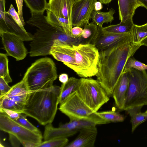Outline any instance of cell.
Listing matches in <instances>:
<instances>
[{
  "instance_id": "6da1fadb",
  "label": "cell",
  "mask_w": 147,
  "mask_h": 147,
  "mask_svg": "<svg viewBox=\"0 0 147 147\" xmlns=\"http://www.w3.org/2000/svg\"><path fill=\"white\" fill-rule=\"evenodd\" d=\"M141 46L140 43H135L130 40L100 51L98 72L96 76L109 96H112L127 60Z\"/></svg>"
},
{
  "instance_id": "7a4b0ae2",
  "label": "cell",
  "mask_w": 147,
  "mask_h": 147,
  "mask_svg": "<svg viewBox=\"0 0 147 147\" xmlns=\"http://www.w3.org/2000/svg\"><path fill=\"white\" fill-rule=\"evenodd\" d=\"M31 13V17L26 22L37 29L30 44V48L29 53L30 57L50 55L51 48L56 40L69 45L79 44V37L68 35L53 26L47 21L43 13Z\"/></svg>"
},
{
  "instance_id": "3957f363",
  "label": "cell",
  "mask_w": 147,
  "mask_h": 147,
  "mask_svg": "<svg viewBox=\"0 0 147 147\" xmlns=\"http://www.w3.org/2000/svg\"><path fill=\"white\" fill-rule=\"evenodd\" d=\"M60 88L53 86L31 91L22 113L34 119L42 125L52 123L57 110Z\"/></svg>"
},
{
  "instance_id": "277c9868",
  "label": "cell",
  "mask_w": 147,
  "mask_h": 147,
  "mask_svg": "<svg viewBox=\"0 0 147 147\" xmlns=\"http://www.w3.org/2000/svg\"><path fill=\"white\" fill-rule=\"evenodd\" d=\"M31 91L47 89L53 87L58 77L55 64L50 58L39 59L27 69L24 76Z\"/></svg>"
},
{
  "instance_id": "5b68a950",
  "label": "cell",
  "mask_w": 147,
  "mask_h": 147,
  "mask_svg": "<svg viewBox=\"0 0 147 147\" xmlns=\"http://www.w3.org/2000/svg\"><path fill=\"white\" fill-rule=\"evenodd\" d=\"M129 83L123 111L147 105V73L131 68L126 71Z\"/></svg>"
},
{
  "instance_id": "8992f818",
  "label": "cell",
  "mask_w": 147,
  "mask_h": 147,
  "mask_svg": "<svg viewBox=\"0 0 147 147\" xmlns=\"http://www.w3.org/2000/svg\"><path fill=\"white\" fill-rule=\"evenodd\" d=\"M74 46L76 62L73 71L82 78L96 76L98 72L99 50L91 43Z\"/></svg>"
},
{
  "instance_id": "52a82bcc",
  "label": "cell",
  "mask_w": 147,
  "mask_h": 147,
  "mask_svg": "<svg viewBox=\"0 0 147 147\" xmlns=\"http://www.w3.org/2000/svg\"><path fill=\"white\" fill-rule=\"evenodd\" d=\"M60 105L59 109L69 117L70 121L85 119L97 125L108 123L86 105L80 96L78 90L72 93Z\"/></svg>"
},
{
  "instance_id": "ba28073f",
  "label": "cell",
  "mask_w": 147,
  "mask_h": 147,
  "mask_svg": "<svg viewBox=\"0 0 147 147\" xmlns=\"http://www.w3.org/2000/svg\"><path fill=\"white\" fill-rule=\"evenodd\" d=\"M84 102L94 112H96L109 100V96L97 80L82 78L78 89Z\"/></svg>"
},
{
  "instance_id": "9c48e42d",
  "label": "cell",
  "mask_w": 147,
  "mask_h": 147,
  "mask_svg": "<svg viewBox=\"0 0 147 147\" xmlns=\"http://www.w3.org/2000/svg\"><path fill=\"white\" fill-rule=\"evenodd\" d=\"M0 129L14 135L21 143L22 142H30L39 144L42 142V133H37L28 129L10 118L5 113L1 112Z\"/></svg>"
},
{
  "instance_id": "30bf717a",
  "label": "cell",
  "mask_w": 147,
  "mask_h": 147,
  "mask_svg": "<svg viewBox=\"0 0 147 147\" xmlns=\"http://www.w3.org/2000/svg\"><path fill=\"white\" fill-rule=\"evenodd\" d=\"M98 0H77L75 1L71 12L72 26L84 27L89 24Z\"/></svg>"
},
{
  "instance_id": "8fae6325",
  "label": "cell",
  "mask_w": 147,
  "mask_h": 147,
  "mask_svg": "<svg viewBox=\"0 0 147 147\" xmlns=\"http://www.w3.org/2000/svg\"><path fill=\"white\" fill-rule=\"evenodd\" d=\"M4 49L7 56L15 58L17 61L22 60L26 57L27 50L24 41L17 35L7 32H0Z\"/></svg>"
},
{
  "instance_id": "7c38bea8",
  "label": "cell",
  "mask_w": 147,
  "mask_h": 147,
  "mask_svg": "<svg viewBox=\"0 0 147 147\" xmlns=\"http://www.w3.org/2000/svg\"><path fill=\"white\" fill-rule=\"evenodd\" d=\"M5 1H0V32H7L14 34L24 41H31L33 35L22 29L9 15L6 13Z\"/></svg>"
},
{
  "instance_id": "4fadbf2b",
  "label": "cell",
  "mask_w": 147,
  "mask_h": 147,
  "mask_svg": "<svg viewBox=\"0 0 147 147\" xmlns=\"http://www.w3.org/2000/svg\"><path fill=\"white\" fill-rule=\"evenodd\" d=\"M98 32L91 44L99 51L108 48L121 42L132 40L131 32L114 33L104 32L98 26Z\"/></svg>"
},
{
  "instance_id": "5bb4252c",
  "label": "cell",
  "mask_w": 147,
  "mask_h": 147,
  "mask_svg": "<svg viewBox=\"0 0 147 147\" xmlns=\"http://www.w3.org/2000/svg\"><path fill=\"white\" fill-rule=\"evenodd\" d=\"M74 45L64 44L59 40H56L51 48L49 54L73 70L76 62Z\"/></svg>"
},
{
  "instance_id": "9a60e30c",
  "label": "cell",
  "mask_w": 147,
  "mask_h": 147,
  "mask_svg": "<svg viewBox=\"0 0 147 147\" xmlns=\"http://www.w3.org/2000/svg\"><path fill=\"white\" fill-rule=\"evenodd\" d=\"M75 1V0H49L46 10L56 16L67 19L71 23V10Z\"/></svg>"
},
{
  "instance_id": "2e32d148",
  "label": "cell",
  "mask_w": 147,
  "mask_h": 147,
  "mask_svg": "<svg viewBox=\"0 0 147 147\" xmlns=\"http://www.w3.org/2000/svg\"><path fill=\"white\" fill-rule=\"evenodd\" d=\"M73 141L67 144L66 147H93L98 134L96 126L84 128Z\"/></svg>"
},
{
  "instance_id": "e0dca14e",
  "label": "cell",
  "mask_w": 147,
  "mask_h": 147,
  "mask_svg": "<svg viewBox=\"0 0 147 147\" xmlns=\"http://www.w3.org/2000/svg\"><path fill=\"white\" fill-rule=\"evenodd\" d=\"M129 83L127 72L123 73L113 91L112 96L116 107L123 110Z\"/></svg>"
},
{
  "instance_id": "ac0fdd59",
  "label": "cell",
  "mask_w": 147,
  "mask_h": 147,
  "mask_svg": "<svg viewBox=\"0 0 147 147\" xmlns=\"http://www.w3.org/2000/svg\"><path fill=\"white\" fill-rule=\"evenodd\" d=\"M119 20L124 22L133 18L136 9L142 7L138 0H117Z\"/></svg>"
},
{
  "instance_id": "d6986e66",
  "label": "cell",
  "mask_w": 147,
  "mask_h": 147,
  "mask_svg": "<svg viewBox=\"0 0 147 147\" xmlns=\"http://www.w3.org/2000/svg\"><path fill=\"white\" fill-rule=\"evenodd\" d=\"M78 132L77 131L71 130L59 127H55L51 123L45 125L43 137L44 141L55 138H67L73 136Z\"/></svg>"
},
{
  "instance_id": "ffe728a7",
  "label": "cell",
  "mask_w": 147,
  "mask_h": 147,
  "mask_svg": "<svg viewBox=\"0 0 147 147\" xmlns=\"http://www.w3.org/2000/svg\"><path fill=\"white\" fill-rule=\"evenodd\" d=\"M46 11V18L49 23L55 28L63 31L67 34L72 36V26L71 23L68 20L56 16L48 10Z\"/></svg>"
},
{
  "instance_id": "44dd1931",
  "label": "cell",
  "mask_w": 147,
  "mask_h": 147,
  "mask_svg": "<svg viewBox=\"0 0 147 147\" xmlns=\"http://www.w3.org/2000/svg\"><path fill=\"white\" fill-rule=\"evenodd\" d=\"M80 79L71 77L65 83L62 84L60 88L59 102L60 104L70 94L78 90Z\"/></svg>"
},
{
  "instance_id": "7402d4cb",
  "label": "cell",
  "mask_w": 147,
  "mask_h": 147,
  "mask_svg": "<svg viewBox=\"0 0 147 147\" xmlns=\"http://www.w3.org/2000/svg\"><path fill=\"white\" fill-rule=\"evenodd\" d=\"M142 108L135 107L128 109L125 111L130 117L132 132L141 123L147 120V110L142 112Z\"/></svg>"
},
{
  "instance_id": "603a6c76",
  "label": "cell",
  "mask_w": 147,
  "mask_h": 147,
  "mask_svg": "<svg viewBox=\"0 0 147 147\" xmlns=\"http://www.w3.org/2000/svg\"><path fill=\"white\" fill-rule=\"evenodd\" d=\"M115 12V10L112 8L106 12L94 10L91 18L93 23L98 26L102 27L103 24L111 23L114 20L113 15Z\"/></svg>"
},
{
  "instance_id": "cb8c5ba5",
  "label": "cell",
  "mask_w": 147,
  "mask_h": 147,
  "mask_svg": "<svg viewBox=\"0 0 147 147\" xmlns=\"http://www.w3.org/2000/svg\"><path fill=\"white\" fill-rule=\"evenodd\" d=\"M133 23L132 18L127 20L124 22H121L119 24L102 27V31L106 32L114 33H125L131 32Z\"/></svg>"
},
{
  "instance_id": "d4e9b609",
  "label": "cell",
  "mask_w": 147,
  "mask_h": 147,
  "mask_svg": "<svg viewBox=\"0 0 147 147\" xmlns=\"http://www.w3.org/2000/svg\"><path fill=\"white\" fill-rule=\"evenodd\" d=\"M98 27L92 22L85 25L82 35L79 37V44H91L98 32Z\"/></svg>"
},
{
  "instance_id": "484cf974",
  "label": "cell",
  "mask_w": 147,
  "mask_h": 147,
  "mask_svg": "<svg viewBox=\"0 0 147 147\" xmlns=\"http://www.w3.org/2000/svg\"><path fill=\"white\" fill-rule=\"evenodd\" d=\"M96 123L85 119H78L72 121L65 124L60 125L59 127L71 130H76L79 132L81 130L96 126Z\"/></svg>"
},
{
  "instance_id": "4316f807",
  "label": "cell",
  "mask_w": 147,
  "mask_h": 147,
  "mask_svg": "<svg viewBox=\"0 0 147 147\" xmlns=\"http://www.w3.org/2000/svg\"><path fill=\"white\" fill-rule=\"evenodd\" d=\"M31 92L28 89L25 78L24 76L21 81L11 87L10 90L4 97L21 95Z\"/></svg>"
},
{
  "instance_id": "83f0119b",
  "label": "cell",
  "mask_w": 147,
  "mask_h": 147,
  "mask_svg": "<svg viewBox=\"0 0 147 147\" xmlns=\"http://www.w3.org/2000/svg\"><path fill=\"white\" fill-rule=\"evenodd\" d=\"M131 32L133 42L140 43L147 37V23L140 26L134 24Z\"/></svg>"
},
{
  "instance_id": "f1b7e54d",
  "label": "cell",
  "mask_w": 147,
  "mask_h": 147,
  "mask_svg": "<svg viewBox=\"0 0 147 147\" xmlns=\"http://www.w3.org/2000/svg\"><path fill=\"white\" fill-rule=\"evenodd\" d=\"M96 113L108 123L110 122H122L125 119L123 115L119 112L113 111L96 112Z\"/></svg>"
},
{
  "instance_id": "f546056e",
  "label": "cell",
  "mask_w": 147,
  "mask_h": 147,
  "mask_svg": "<svg viewBox=\"0 0 147 147\" xmlns=\"http://www.w3.org/2000/svg\"><path fill=\"white\" fill-rule=\"evenodd\" d=\"M31 13H43L46 10L47 3V0H24Z\"/></svg>"
},
{
  "instance_id": "4dcf8cb0",
  "label": "cell",
  "mask_w": 147,
  "mask_h": 147,
  "mask_svg": "<svg viewBox=\"0 0 147 147\" xmlns=\"http://www.w3.org/2000/svg\"><path fill=\"white\" fill-rule=\"evenodd\" d=\"M6 54L0 53V77L8 84L12 82L8 67V60Z\"/></svg>"
},
{
  "instance_id": "1f68e13d",
  "label": "cell",
  "mask_w": 147,
  "mask_h": 147,
  "mask_svg": "<svg viewBox=\"0 0 147 147\" xmlns=\"http://www.w3.org/2000/svg\"><path fill=\"white\" fill-rule=\"evenodd\" d=\"M24 107L8 97L0 99V109H6L19 111L22 113Z\"/></svg>"
},
{
  "instance_id": "d6a6232c",
  "label": "cell",
  "mask_w": 147,
  "mask_h": 147,
  "mask_svg": "<svg viewBox=\"0 0 147 147\" xmlns=\"http://www.w3.org/2000/svg\"><path fill=\"white\" fill-rule=\"evenodd\" d=\"M68 140L67 138L52 139L42 142L37 147H63L68 144Z\"/></svg>"
},
{
  "instance_id": "836d02e7",
  "label": "cell",
  "mask_w": 147,
  "mask_h": 147,
  "mask_svg": "<svg viewBox=\"0 0 147 147\" xmlns=\"http://www.w3.org/2000/svg\"><path fill=\"white\" fill-rule=\"evenodd\" d=\"M133 68L140 71L147 70V65L136 59L132 56L127 60L123 73L126 72L129 69Z\"/></svg>"
},
{
  "instance_id": "e575fe53",
  "label": "cell",
  "mask_w": 147,
  "mask_h": 147,
  "mask_svg": "<svg viewBox=\"0 0 147 147\" xmlns=\"http://www.w3.org/2000/svg\"><path fill=\"white\" fill-rule=\"evenodd\" d=\"M25 114L21 113L19 118L16 121L28 129L38 133H42L40 130L30 123L27 119Z\"/></svg>"
},
{
  "instance_id": "d590c367",
  "label": "cell",
  "mask_w": 147,
  "mask_h": 147,
  "mask_svg": "<svg viewBox=\"0 0 147 147\" xmlns=\"http://www.w3.org/2000/svg\"><path fill=\"white\" fill-rule=\"evenodd\" d=\"M6 13L10 15L13 19L22 29L25 30L18 12L16 11L12 4L11 5L9 9L6 12Z\"/></svg>"
},
{
  "instance_id": "8d00e7d4",
  "label": "cell",
  "mask_w": 147,
  "mask_h": 147,
  "mask_svg": "<svg viewBox=\"0 0 147 147\" xmlns=\"http://www.w3.org/2000/svg\"><path fill=\"white\" fill-rule=\"evenodd\" d=\"M2 77H0V99L4 97L10 90L11 87Z\"/></svg>"
},
{
  "instance_id": "74e56055",
  "label": "cell",
  "mask_w": 147,
  "mask_h": 147,
  "mask_svg": "<svg viewBox=\"0 0 147 147\" xmlns=\"http://www.w3.org/2000/svg\"><path fill=\"white\" fill-rule=\"evenodd\" d=\"M0 112L5 113L10 118L15 120H17L22 113L17 111L6 109H0Z\"/></svg>"
},
{
  "instance_id": "f35d334b",
  "label": "cell",
  "mask_w": 147,
  "mask_h": 147,
  "mask_svg": "<svg viewBox=\"0 0 147 147\" xmlns=\"http://www.w3.org/2000/svg\"><path fill=\"white\" fill-rule=\"evenodd\" d=\"M15 0L18 9V12L22 23L24 26L25 24V23L24 21L23 13V2L24 0Z\"/></svg>"
},
{
  "instance_id": "ab89813d",
  "label": "cell",
  "mask_w": 147,
  "mask_h": 147,
  "mask_svg": "<svg viewBox=\"0 0 147 147\" xmlns=\"http://www.w3.org/2000/svg\"><path fill=\"white\" fill-rule=\"evenodd\" d=\"M9 134V140L11 146L14 147L20 146L21 144L19 140L14 135L11 134Z\"/></svg>"
},
{
  "instance_id": "60d3db41",
  "label": "cell",
  "mask_w": 147,
  "mask_h": 147,
  "mask_svg": "<svg viewBox=\"0 0 147 147\" xmlns=\"http://www.w3.org/2000/svg\"><path fill=\"white\" fill-rule=\"evenodd\" d=\"M83 29L79 27H73L71 29V34L73 36L79 38L82 35Z\"/></svg>"
},
{
  "instance_id": "b9f144b4",
  "label": "cell",
  "mask_w": 147,
  "mask_h": 147,
  "mask_svg": "<svg viewBox=\"0 0 147 147\" xmlns=\"http://www.w3.org/2000/svg\"><path fill=\"white\" fill-rule=\"evenodd\" d=\"M59 80L62 84L66 82L69 80L68 75L67 74L63 73L61 74L59 77Z\"/></svg>"
},
{
  "instance_id": "7bdbcfd3",
  "label": "cell",
  "mask_w": 147,
  "mask_h": 147,
  "mask_svg": "<svg viewBox=\"0 0 147 147\" xmlns=\"http://www.w3.org/2000/svg\"><path fill=\"white\" fill-rule=\"evenodd\" d=\"M21 144L24 147H37L38 144L30 142H22Z\"/></svg>"
},
{
  "instance_id": "ee69618b",
  "label": "cell",
  "mask_w": 147,
  "mask_h": 147,
  "mask_svg": "<svg viewBox=\"0 0 147 147\" xmlns=\"http://www.w3.org/2000/svg\"><path fill=\"white\" fill-rule=\"evenodd\" d=\"M102 3L99 1H96L95 5L94 10L100 11L103 7Z\"/></svg>"
},
{
  "instance_id": "f6af8a7d",
  "label": "cell",
  "mask_w": 147,
  "mask_h": 147,
  "mask_svg": "<svg viewBox=\"0 0 147 147\" xmlns=\"http://www.w3.org/2000/svg\"><path fill=\"white\" fill-rule=\"evenodd\" d=\"M142 5V7L147 9V0H138Z\"/></svg>"
},
{
  "instance_id": "bcb514c9",
  "label": "cell",
  "mask_w": 147,
  "mask_h": 147,
  "mask_svg": "<svg viewBox=\"0 0 147 147\" xmlns=\"http://www.w3.org/2000/svg\"><path fill=\"white\" fill-rule=\"evenodd\" d=\"M140 43L142 46L144 45L147 47V37L142 40Z\"/></svg>"
},
{
  "instance_id": "7dc6e473",
  "label": "cell",
  "mask_w": 147,
  "mask_h": 147,
  "mask_svg": "<svg viewBox=\"0 0 147 147\" xmlns=\"http://www.w3.org/2000/svg\"><path fill=\"white\" fill-rule=\"evenodd\" d=\"M102 3L106 4L110 3L112 0H98Z\"/></svg>"
},
{
  "instance_id": "c3c4849f",
  "label": "cell",
  "mask_w": 147,
  "mask_h": 147,
  "mask_svg": "<svg viewBox=\"0 0 147 147\" xmlns=\"http://www.w3.org/2000/svg\"><path fill=\"white\" fill-rule=\"evenodd\" d=\"M76 0H75V1H76Z\"/></svg>"
}]
</instances>
